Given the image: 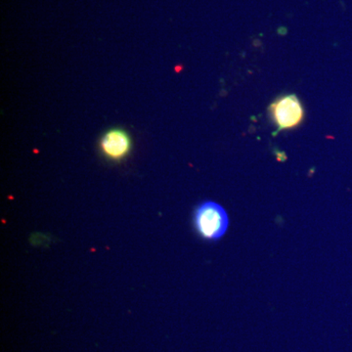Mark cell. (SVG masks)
<instances>
[{
    "label": "cell",
    "mask_w": 352,
    "mask_h": 352,
    "mask_svg": "<svg viewBox=\"0 0 352 352\" xmlns=\"http://www.w3.org/2000/svg\"><path fill=\"white\" fill-rule=\"evenodd\" d=\"M194 226L204 239L219 240L228 229V214L219 204L212 201H204L194 212Z\"/></svg>",
    "instance_id": "obj_1"
},
{
    "label": "cell",
    "mask_w": 352,
    "mask_h": 352,
    "mask_svg": "<svg viewBox=\"0 0 352 352\" xmlns=\"http://www.w3.org/2000/svg\"><path fill=\"white\" fill-rule=\"evenodd\" d=\"M271 120L278 131L298 126L303 120V108L295 94L285 95L271 104Z\"/></svg>",
    "instance_id": "obj_2"
},
{
    "label": "cell",
    "mask_w": 352,
    "mask_h": 352,
    "mask_svg": "<svg viewBox=\"0 0 352 352\" xmlns=\"http://www.w3.org/2000/svg\"><path fill=\"white\" fill-rule=\"evenodd\" d=\"M102 154L111 161H120L131 150V139L129 133L122 129H112L106 132L100 140Z\"/></svg>",
    "instance_id": "obj_3"
}]
</instances>
